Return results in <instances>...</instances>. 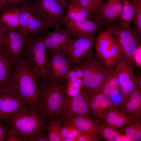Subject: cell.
<instances>
[{"label": "cell", "instance_id": "cell-1", "mask_svg": "<svg viewBox=\"0 0 141 141\" xmlns=\"http://www.w3.org/2000/svg\"><path fill=\"white\" fill-rule=\"evenodd\" d=\"M67 81L54 82L47 80L37 83L40 111L47 121L59 118L69 98Z\"/></svg>", "mask_w": 141, "mask_h": 141}, {"label": "cell", "instance_id": "cell-2", "mask_svg": "<svg viewBox=\"0 0 141 141\" xmlns=\"http://www.w3.org/2000/svg\"><path fill=\"white\" fill-rule=\"evenodd\" d=\"M7 88L15 91L31 106L40 110L39 92L37 80L22 56L16 62Z\"/></svg>", "mask_w": 141, "mask_h": 141}, {"label": "cell", "instance_id": "cell-3", "mask_svg": "<svg viewBox=\"0 0 141 141\" xmlns=\"http://www.w3.org/2000/svg\"><path fill=\"white\" fill-rule=\"evenodd\" d=\"M47 121L40 110L31 107L16 114L4 123L25 141H33L38 134L47 130Z\"/></svg>", "mask_w": 141, "mask_h": 141}, {"label": "cell", "instance_id": "cell-4", "mask_svg": "<svg viewBox=\"0 0 141 141\" xmlns=\"http://www.w3.org/2000/svg\"><path fill=\"white\" fill-rule=\"evenodd\" d=\"M99 23L107 27V30L114 38L129 67L134 70V56L138 46L141 45V35L134 27L123 28L116 22L103 21Z\"/></svg>", "mask_w": 141, "mask_h": 141}, {"label": "cell", "instance_id": "cell-5", "mask_svg": "<svg viewBox=\"0 0 141 141\" xmlns=\"http://www.w3.org/2000/svg\"><path fill=\"white\" fill-rule=\"evenodd\" d=\"M77 66L83 72L84 88L89 95L99 91L114 69L108 68L93 52Z\"/></svg>", "mask_w": 141, "mask_h": 141}, {"label": "cell", "instance_id": "cell-6", "mask_svg": "<svg viewBox=\"0 0 141 141\" xmlns=\"http://www.w3.org/2000/svg\"><path fill=\"white\" fill-rule=\"evenodd\" d=\"M43 38L41 35L36 37L31 36L23 56L37 82L47 79V50Z\"/></svg>", "mask_w": 141, "mask_h": 141}, {"label": "cell", "instance_id": "cell-7", "mask_svg": "<svg viewBox=\"0 0 141 141\" xmlns=\"http://www.w3.org/2000/svg\"><path fill=\"white\" fill-rule=\"evenodd\" d=\"M96 34L85 36L78 39L71 38L62 48L70 67L76 66L93 52Z\"/></svg>", "mask_w": 141, "mask_h": 141}, {"label": "cell", "instance_id": "cell-8", "mask_svg": "<svg viewBox=\"0 0 141 141\" xmlns=\"http://www.w3.org/2000/svg\"><path fill=\"white\" fill-rule=\"evenodd\" d=\"M94 46L95 54L109 68H114L122 55L114 38L107 30L99 31Z\"/></svg>", "mask_w": 141, "mask_h": 141}, {"label": "cell", "instance_id": "cell-9", "mask_svg": "<svg viewBox=\"0 0 141 141\" xmlns=\"http://www.w3.org/2000/svg\"><path fill=\"white\" fill-rule=\"evenodd\" d=\"M20 27L36 37L46 32L49 27L31 1L20 6Z\"/></svg>", "mask_w": 141, "mask_h": 141}, {"label": "cell", "instance_id": "cell-10", "mask_svg": "<svg viewBox=\"0 0 141 141\" xmlns=\"http://www.w3.org/2000/svg\"><path fill=\"white\" fill-rule=\"evenodd\" d=\"M30 37L29 33L20 27L13 29H6L3 46L13 64H15L23 56Z\"/></svg>", "mask_w": 141, "mask_h": 141}, {"label": "cell", "instance_id": "cell-11", "mask_svg": "<svg viewBox=\"0 0 141 141\" xmlns=\"http://www.w3.org/2000/svg\"><path fill=\"white\" fill-rule=\"evenodd\" d=\"M49 28L62 29L66 9L56 0H34L33 1Z\"/></svg>", "mask_w": 141, "mask_h": 141}, {"label": "cell", "instance_id": "cell-12", "mask_svg": "<svg viewBox=\"0 0 141 141\" xmlns=\"http://www.w3.org/2000/svg\"><path fill=\"white\" fill-rule=\"evenodd\" d=\"M31 106L15 91L0 90V121L4 122L16 114Z\"/></svg>", "mask_w": 141, "mask_h": 141}, {"label": "cell", "instance_id": "cell-13", "mask_svg": "<svg viewBox=\"0 0 141 141\" xmlns=\"http://www.w3.org/2000/svg\"><path fill=\"white\" fill-rule=\"evenodd\" d=\"M46 60L47 80L54 82L66 81L70 67L65 53L62 50L53 52Z\"/></svg>", "mask_w": 141, "mask_h": 141}, {"label": "cell", "instance_id": "cell-14", "mask_svg": "<svg viewBox=\"0 0 141 141\" xmlns=\"http://www.w3.org/2000/svg\"><path fill=\"white\" fill-rule=\"evenodd\" d=\"M89 96L83 87L76 95L69 96L59 118L62 121L68 117L89 115Z\"/></svg>", "mask_w": 141, "mask_h": 141}, {"label": "cell", "instance_id": "cell-15", "mask_svg": "<svg viewBox=\"0 0 141 141\" xmlns=\"http://www.w3.org/2000/svg\"><path fill=\"white\" fill-rule=\"evenodd\" d=\"M114 68L118 74L121 99L129 95L136 88L137 85L134 71L130 67L122 55L117 61Z\"/></svg>", "mask_w": 141, "mask_h": 141}, {"label": "cell", "instance_id": "cell-16", "mask_svg": "<svg viewBox=\"0 0 141 141\" xmlns=\"http://www.w3.org/2000/svg\"><path fill=\"white\" fill-rule=\"evenodd\" d=\"M89 96V115L97 121H103L115 103L111 97L98 91Z\"/></svg>", "mask_w": 141, "mask_h": 141}, {"label": "cell", "instance_id": "cell-17", "mask_svg": "<svg viewBox=\"0 0 141 141\" xmlns=\"http://www.w3.org/2000/svg\"><path fill=\"white\" fill-rule=\"evenodd\" d=\"M118 104L131 117L133 122L141 123V89L138 86Z\"/></svg>", "mask_w": 141, "mask_h": 141}, {"label": "cell", "instance_id": "cell-18", "mask_svg": "<svg viewBox=\"0 0 141 141\" xmlns=\"http://www.w3.org/2000/svg\"><path fill=\"white\" fill-rule=\"evenodd\" d=\"M62 25L66 27L72 37L75 39L96 34L99 31L98 24L88 18L79 22L63 20Z\"/></svg>", "mask_w": 141, "mask_h": 141}, {"label": "cell", "instance_id": "cell-19", "mask_svg": "<svg viewBox=\"0 0 141 141\" xmlns=\"http://www.w3.org/2000/svg\"><path fill=\"white\" fill-rule=\"evenodd\" d=\"M103 121L108 125L121 132L124 127L133 123L131 117L115 103L109 110Z\"/></svg>", "mask_w": 141, "mask_h": 141}, {"label": "cell", "instance_id": "cell-20", "mask_svg": "<svg viewBox=\"0 0 141 141\" xmlns=\"http://www.w3.org/2000/svg\"><path fill=\"white\" fill-rule=\"evenodd\" d=\"M72 37L65 28L54 30L44 36L43 40L47 51L51 54L62 50V49L68 41Z\"/></svg>", "mask_w": 141, "mask_h": 141}, {"label": "cell", "instance_id": "cell-21", "mask_svg": "<svg viewBox=\"0 0 141 141\" xmlns=\"http://www.w3.org/2000/svg\"><path fill=\"white\" fill-rule=\"evenodd\" d=\"M123 7L122 0H108L96 15V20L99 22H117L120 18Z\"/></svg>", "mask_w": 141, "mask_h": 141}, {"label": "cell", "instance_id": "cell-22", "mask_svg": "<svg viewBox=\"0 0 141 141\" xmlns=\"http://www.w3.org/2000/svg\"><path fill=\"white\" fill-rule=\"evenodd\" d=\"M65 119L70 121L80 131L90 136L95 141L100 139L98 132V121L90 116L68 117Z\"/></svg>", "mask_w": 141, "mask_h": 141}, {"label": "cell", "instance_id": "cell-23", "mask_svg": "<svg viewBox=\"0 0 141 141\" xmlns=\"http://www.w3.org/2000/svg\"><path fill=\"white\" fill-rule=\"evenodd\" d=\"M20 6L8 7L0 14V23L6 29H13L20 27Z\"/></svg>", "mask_w": 141, "mask_h": 141}, {"label": "cell", "instance_id": "cell-24", "mask_svg": "<svg viewBox=\"0 0 141 141\" xmlns=\"http://www.w3.org/2000/svg\"><path fill=\"white\" fill-rule=\"evenodd\" d=\"M13 64L3 46H0V90L7 88Z\"/></svg>", "mask_w": 141, "mask_h": 141}, {"label": "cell", "instance_id": "cell-25", "mask_svg": "<svg viewBox=\"0 0 141 141\" xmlns=\"http://www.w3.org/2000/svg\"><path fill=\"white\" fill-rule=\"evenodd\" d=\"M97 121L99 139L101 137L107 141H130L124 134L108 125L103 121Z\"/></svg>", "mask_w": 141, "mask_h": 141}, {"label": "cell", "instance_id": "cell-26", "mask_svg": "<svg viewBox=\"0 0 141 141\" xmlns=\"http://www.w3.org/2000/svg\"><path fill=\"white\" fill-rule=\"evenodd\" d=\"M119 84L118 73L115 68L105 80L99 91L110 97L119 95Z\"/></svg>", "mask_w": 141, "mask_h": 141}, {"label": "cell", "instance_id": "cell-27", "mask_svg": "<svg viewBox=\"0 0 141 141\" xmlns=\"http://www.w3.org/2000/svg\"><path fill=\"white\" fill-rule=\"evenodd\" d=\"M123 7L118 24L123 28H128L133 22L136 7L131 0H122Z\"/></svg>", "mask_w": 141, "mask_h": 141}, {"label": "cell", "instance_id": "cell-28", "mask_svg": "<svg viewBox=\"0 0 141 141\" xmlns=\"http://www.w3.org/2000/svg\"><path fill=\"white\" fill-rule=\"evenodd\" d=\"M89 16H91L86 10L70 4L66 9L63 20L79 22L87 19Z\"/></svg>", "mask_w": 141, "mask_h": 141}, {"label": "cell", "instance_id": "cell-29", "mask_svg": "<svg viewBox=\"0 0 141 141\" xmlns=\"http://www.w3.org/2000/svg\"><path fill=\"white\" fill-rule=\"evenodd\" d=\"M62 121L60 132L63 141H75L76 138L82 132L67 119H64Z\"/></svg>", "mask_w": 141, "mask_h": 141}, {"label": "cell", "instance_id": "cell-30", "mask_svg": "<svg viewBox=\"0 0 141 141\" xmlns=\"http://www.w3.org/2000/svg\"><path fill=\"white\" fill-rule=\"evenodd\" d=\"M62 121L59 120L48 121L47 124V133L49 141H63L60 132V128Z\"/></svg>", "mask_w": 141, "mask_h": 141}, {"label": "cell", "instance_id": "cell-31", "mask_svg": "<svg viewBox=\"0 0 141 141\" xmlns=\"http://www.w3.org/2000/svg\"><path fill=\"white\" fill-rule=\"evenodd\" d=\"M121 132L130 141H141V123H134L123 127Z\"/></svg>", "mask_w": 141, "mask_h": 141}, {"label": "cell", "instance_id": "cell-32", "mask_svg": "<svg viewBox=\"0 0 141 141\" xmlns=\"http://www.w3.org/2000/svg\"><path fill=\"white\" fill-rule=\"evenodd\" d=\"M70 4L87 10L91 16L96 14V8L92 0H70Z\"/></svg>", "mask_w": 141, "mask_h": 141}, {"label": "cell", "instance_id": "cell-33", "mask_svg": "<svg viewBox=\"0 0 141 141\" xmlns=\"http://www.w3.org/2000/svg\"><path fill=\"white\" fill-rule=\"evenodd\" d=\"M136 7L133 22L137 30L141 34V0H137L134 2Z\"/></svg>", "mask_w": 141, "mask_h": 141}, {"label": "cell", "instance_id": "cell-34", "mask_svg": "<svg viewBox=\"0 0 141 141\" xmlns=\"http://www.w3.org/2000/svg\"><path fill=\"white\" fill-rule=\"evenodd\" d=\"M6 141H25L13 130L8 129L6 136Z\"/></svg>", "mask_w": 141, "mask_h": 141}, {"label": "cell", "instance_id": "cell-35", "mask_svg": "<svg viewBox=\"0 0 141 141\" xmlns=\"http://www.w3.org/2000/svg\"><path fill=\"white\" fill-rule=\"evenodd\" d=\"M31 0H4V3L7 8L14 7L17 5L23 3L24 4Z\"/></svg>", "mask_w": 141, "mask_h": 141}, {"label": "cell", "instance_id": "cell-36", "mask_svg": "<svg viewBox=\"0 0 141 141\" xmlns=\"http://www.w3.org/2000/svg\"><path fill=\"white\" fill-rule=\"evenodd\" d=\"M135 64L139 68L141 67V45H139L136 52L134 56Z\"/></svg>", "mask_w": 141, "mask_h": 141}, {"label": "cell", "instance_id": "cell-37", "mask_svg": "<svg viewBox=\"0 0 141 141\" xmlns=\"http://www.w3.org/2000/svg\"><path fill=\"white\" fill-rule=\"evenodd\" d=\"M75 141H95L88 134L83 132H81L76 138Z\"/></svg>", "mask_w": 141, "mask_h": 141}, {"label": "cell", "instance_id": "cell-38", "mask_svg": "<svg viewBox=\"0 0 141 141\" xmlns=\"http://www.w3.org/2000/svg\"><path fill=\"white\" fill-rule=\"evenodd\" d=\"M8 130V128L4 123L0 121V141H5Z\"/></svg>", "mask_w": 141, "mask_h": 141}, {"label": "cell", "instance_id": "cell-39", "mask_svg": "<svg viewBox=\"0 0 141 141\" xmlns=\"http://www.w3.org/2000/svg\"><path fill=\"white\" fill-rule=\"evenodd\" d=\"M6 29L0 23V46H3L5 42Z\"/></svg>", "mask_w": 141, "mask_h": 141}, {"label": "cell", "instance_id": "cell-40", "mask_svg": "<svg viewBox=\"0 0 141 141\" xmlns=\"http://www.w3.org/2000/svg\"><path fill=\"white\" fill-rule=\"evenodd\" d=\"M33 141H49L47 132L44 131L38 134L34 139Z\"/></svg>", "mask_w": 141, "mask_h": 141}, {"label": "cell", "instance_id": "cell-41", "mask_svg": "<svg viewBox=\"0 0 141 141\" xmlns=\"http://www.w3.org/2000/svg\"><path fill=\"white\" fill-rule=\"evenodd\" d=\"M96 8V14L98 13L100 9L103 4L102 0H92Z\"/></svg>", "mask_w": 141, "mask_h": 141}, {"label": "cell", "instance_id": "cell-42", "mask_svg": "<svg viewBox=\"0 0 141 141\" xmlns=\"http://www.w3.org/2000/svg\"><path fill=\"white\" fill-rule=\"evenodd\" d=\"M135 78L137 85L141 89V78L140 75H139L137 77L135 76Z\"/></svg>", "mask_w": 141, "mask_h": 141}, {"label": "cell", "instance_id": "cell-43", "mask_svg": "<svg viewBox=\"0 0 141 141\" xmlns=\"http://www.w3.org/2000/svg\"><path fill=\"white\" fill-rule=\"evenodd\" d=\"M7 8L3 2L0 0V14L4 10Z\"/></svg>", "mask_w": 141, "mask_h": 141}, {"label": "cell", "instance_id": "cell-44", "mask_svg": "<svg viewBox=\"0 0 141 141\" xmlns=\"http://www.w3.org/2000/svg\"><path fill=\"white\" fill-rule=\"evenodd\" d=\"M62 5H63L66 9L67 7L66 0H56Z\"/></svg>", "mask_w": 141, "mask_h": 141}, {"label": "cell", "instance_id": "cell-45", "mask_svg": "<svg viewBox=\"0 0 141 141\" xmlns=\"http://www.w3.org/2000/svg\"><path fill=\"white\" fill-rule=\"evenodd\" d=\"M131 0L132 1H133V2H134L135 1H137V0Z\"/></svg>", "mask_w": 141, "mask_h": 141}, {"label": "cell", "instance_id": "cell-46", "mask_svg": "<svg viewBox=\"0 0 141 141\" xmlns=\"http://www.w3.org/2000/svg\"><path fill=\"white\" fill-rule=\"evenodd\" d=\"M3 2V3H4V0H1Z\"/></svg>", "mask_w": 141, "mask_h": 141}, {"label": "cell", "instance_id": "cell-47", "mask_svg": "<svg viewBox=\"0 0 141 141\" xmlns=\"http://www.w3.org/2000/svg\"></svg>", "mask_w": 141, "mask_h": 141}]
</instances>
